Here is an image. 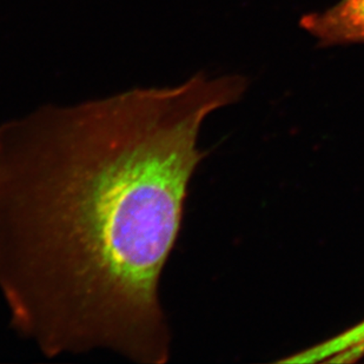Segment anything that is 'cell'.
I'll return each instance as SVG.
<instances>
[{"instance_id": "cell-3", "label": "cell", "mask_w": 364, "mask_h": 364, "mask_svg": "<svg viewBox=\"0 0 364 364\" xmlns=\"http://www.w3.org/2000/svg\"><path fill=\"white\" fill-rule=\"evenodd\" d=\"M364 353V322L360 326H355L348 333L335 337L328 343L322 344L320 347L314 348L310 350V355L314 361H320L324 358L333 356V361H336L338 358H344L349 360L351 356Z\"/></svg>"}, {"instance_id": "cell-2", "label": "cell", "mask_w": 364, "mask_h": 364, "mask_svg": "<svg viewBox=\"0 0 364 364\" xmlns=\"http://www.w3.org/2000/svg\"><path fill=\"white\" fill-rule=\"evenodd\" d=\"M301 28L320 46L364 44V0H338L301 18Z\"/></svg>"}, {"instance_id": "cell-1", "label": "cell", "mask_w": 364, "mask_h": 364, "mask_svg": "<svg viewBox=\"0 0 364 364\" xmlns=\"http://www.w3.org/2000/svg\"><path fill=\"white\" fill-rule=\"evenodd\" d=\"M247 86L200 73L0 125V294L45 356L168 361L159 283L205 155L200 127Z\"/></svg>"}]
</instances>
